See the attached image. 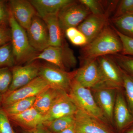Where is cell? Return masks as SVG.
Returning a JSON list of instances; mask_svg holds the SVG:
<instances>
[{
  "label": "cell",
  "instance_id": "obj_6",
  "mask_svg": "<svg viewBox=\"0 0 133 133\" xmlns=\"http://www.w3.org/2000/svg\"><path fill=\"white\" fill-rule=\"evenodd\" d=\"M97 60L101 74V82L99 87L123 89L122 72L115 61L109 56L100 57L98 58Z\"/></svg>",
  "mask_w": 133,
  "mask_h": 133
},
{
  "label": "cell",
  "instance_id": "obj_7",
  "mask_svg": "<svg viewBox=\"0 0 133 133\" xmlns=\"http://www.w3.org/2000/svg\"><path fill=\"white\" fill-rule=\"evenodd\" d=\"M91 14L88 8L79 1H73L58 14V19L62 31L65 34L66 29L77 28Z\"/></svg>",
  "mask_w": 133,
  "mask_h": 133
},
{
  "label": "cell",
  "instance_id": "obj_9",
  "mask_svg": "<svg viewBox=\"0 0 133 133\" xmlns=\"http://www.w3.org/2000/svg\"><path fill=\"white\" fill-rule=\"evenodd\" d=\"M49 87L48 84L38 76L24 86L2 95L1 104L3 107L20 100L36 97Z\"/></svg>",
  "mask_w": 133,
  "mask_h": 133
},
{
  "label": "cell",
  "instance_id": "obj_12",
  "mask_svg": "<svg viewBox=\"0 0 133 133\" xmlns=\"http://www.w3.org/2000/svg\"><path fill=\"white\" fill-rule=\"evenodd\" d=\"M40 66V64L36 60L24 66L16 65L11 68L12 82L8 92L24 86L38 77Z\"/></svg>",
  "mask_w": 133,
  "mask_h": 133
},
{
  "label": "cell",
  "instance_id": "obj_5",
  "mask_svg": "<svg viewBox=\"0 0 133 133\" xmlns=\"http://www.w3.org/2000/svg\"><path fill=\"white\" fill-rule=\"evenodd\" d=\"M75 71L63 70L51 64H40L39 76L50 88L69 94L74 80Z\"/></svg>",
  "mask_w": 133,
  "mask_h": 133
},
{
  "label": "cell",
  "instance_id": "obj_39",
  "mask_svg": "<svg viewBox=\"0 0 133 133\" xmlns=\"http://www.w3.org/2000/svg\"><path fill=\"white\" fill-rule=\"evenodd\" d=\"M2 98V95H0V104L1 103Z\"/></svg>",
  "mask_w": 133,
  "mask_h": 133
},
{
  "label": "cell",
  "instance_id": "obj_10",
  "mask_svg": "<svg viewBox=\"0 0 133 133\" xmlns=\"http://www.w3.org/2000/svg\"><path fill=\"white\" fill-rule=\"evenodd\" d=\"M75 116L76 133H116L110 124L79 109Z\"/></svg>",
  "mask_w": 133,
  "mask_h": 133
},
{
  "label": "cell",
  "instance_id": "obj_18",
  "mask_svg": "<svg viewBox=\"0 0 133 133\" xmlns=\"http://www.w3.org/2000/svg\"><path fill=\"white\" fill-rule=\"evenodd\" d=\"M10 120L29 130L43 125L44 116L33 107L19 114L8 116Z\"/></svg>",
  "mask_w": 133,
  "mask_h": 133
},
{
  "label": "cell",
  "instance_id": "obj_31",
  "mask_svg": "<svg viewBox=\"0 0 133 133\" xmlns=\"http://www.w3.org/2000/svg\"><path fill=\"white\" fill-rule=\"evenodd\" d=\"M133 9V0L119 1L112 19L117 18L128 14Z\"/></svg>",
  "mask_w": 133,
  "mask_h": 133
},
{
  "label": "cell",
  "instance_id": "obj_16",
  "mask_svg": "<svg viewBox=\"0 0 133 133\" xmlns=\"http://www.w3.org/2000/svg\"><path fill=\"white\" fill-rule=\"evenodd\" d=\"M78 110L69 94L63 92L44 116L43 124L64 116L75 115Z\"/></svg>",
  "mask_w": 133,
  "mask_h": 133
},
{
  "label": "cell",
  "instance_id": "obj_15",
  "mask_svg": "<svg viewBox=\"0 0 133 133\" xmlns=\"http://www.w3.org/2000/svg\"><path fill=\"white\" fill-rule=\"evenodd\" d=\"M133 124V115L127 104L123 89L117 90L113 111V127L121 133Z\"/></svg>",
  "mask_w": 133,
  "mask_h": 133
},
{
  "label": "cell",
  "instance_id": "obj_29",
  "mask_svg": "<svg viewBox=\"0 0 133 133\" xmlns=\"http://www.w3.org/2000/svg\"><path fill=\"white\" fill-rule=\"evenodd\" d=\"M11 68L4 67L0 69V95L8 92L12 82Z\"/></svg>",
  "mask_w": 133,
  "mask_h": 133
},
{
  "label": "cell",
  "instance_id": "obj_11",
  "mask_svg": "<svg viewBox=\"0 0 133 133\" xmlns=\"http://www.w3.org/2000/svg\"><path fill=\"white\" fill-rule=\"evenodd\" d=\"M74 79L85 88L92 89L100 85L101 74L97 59L81 63V66L75 70Z\"/></svg>",
  "mask_w": 133,
  "mask_h": 133
},
{
  "label": "cell",
  "instance_id": "obj_14",
  "mask_svg": "<svg viewBox=\"0 0 133 133\" xmlns=\"http://www.w3.org/2000/svg\"><path fill=\"white\" fill-rule=\"evenodd\" d=\"M98 107L105 118L113 127V111L117 89L106 87H99L91 89Z\"/></svg>",
  "mask_w": 133,
  "mask_h": 133
},
{
  "label": "cell",
  "instance_id": "obj_2",
  "mask_svg": "<svg viewBox=\"0 0 133 133\" xmlns=\"http://www.w3.org/2000/svg\"><path fill=\"white\" fill-rule=\"evenodd\" d=\"M9 24L11 30V43L16 65L31 63L39 52L31 46L26 30L18 24L10 10Z\"/></svg>",
  "mask_w": 133,
  "mask_h": 133
},
{
  "label": "cell",
  "instance_id": "obj_28",
  "mask_svg": "<svg viewBox=\"0 0 133 133\" xmlns=\"http://www.w3.org/2000/svg\"><path fill=\"white\" fill-rule=\"evenodd\" d=\"M65 35L70 42L76 46L83 47L88 44L87 38L77 28L72 27L66 29Z\"/></svg>",
  "mask_w": 133,
  "mask_h": 133
},
{
  "label": "cell",
  "instance_id": "obj_24",
  "mask_svg": "<svg viewBox=\"0 0 133 133\" xmlns=\"http://www.w3.org/2000/svg\"><path fill=\"white\" fill-rule=\"evenodd\" d=\"M75 115L56 119L52 121L44 123L43 125L52 133H59L75 123Z\"/></svg>",
  "mask_w": 133,
  "mask_h": 133
},
{
  "label": "cell",
  "instance_id": "obj_4",
  "mask_svg": "<svg viewBox=\"0 0 133 133\" xmlns=\"http://www.w3.org/2000/svg\"><path fill=\"white\" fill-rule=\"evenodd\" d=\"M69 94L78 109L109 124L95 102L90 89L84 87L74 79Z\"/></svg>",
  "mask_w": 133,
  "mask_h": 133
},
{
  "label": "cell",
  "instance_id": "obj_8",
  "mask_svg": "<svg viewBox=\"0 0 133 133\" xmlns=\"http://www.w3.org/2000/svg\"><path fill=\"white\" fill-rule=\"evenodd\" d=\"M118 1L110 4L105 14L102 15L91 14L77 27L87 38L88 43L93 40L107 26L111 12L117 6Z\"/></svg>",
  "mask_w": 133,
  "mask_h": 133
},
{
  "label": "cell",
  "instance_id": "obj_33",
  "mask_svg": "<svg viewBox=\"0 0 133 133\" xmlns=\"http://www.w3.org/2000/svg\"><path fill=\"white\" fill-rule=\"evenodd\" d=\"M0 133H15L9 116L3 108L0 107Z\"/></svg>",
  "mask_w": 133,
  "mask_h": 133
},
{
  "label": "cell",
  "instance_id": "obj_1",
  "mask_svg": "<svg viewBox=\"0 0 133 133\" xmlns=\"http://www.w3.org/2000/svg\"><path fill=\"white\" fill-rule=\"evenodd\" d=\"M122 43L114 27L108 24L81 51V63L105 56L120 53Z\"/></svg>",
  "mask_w": 133,
  "mask_h": 133
},
{
  "label": "cell",
  "instance_id": "obj_40",
  "mask_svg": "<svg viewBox=\"0 0 133 133\" xmlns=\"http://www.w3.org/2000/svg\"><path fill=\"white\" fill-rule=\"evenodd\" d=\"M129 13H133V9L131 11V12H130L129 13H128V14H129Z\"/></svg>",
  "mask_w": 133,
  "mask_h": 133
},
{
  "label": "cell",
  "instance_id": "obj_37",
  "mask_svg": "<svg viewBox=\"0 0 133 133\" xmlns=\"http://www.w3.org/2000/svg\"><path fill=\"white\" fill-rule=\"evenodd\" d=\"M58 133H76L75 123L70 126L69 127Z\"/></svg>",
  "mask_w": 133,
  "mask_h": 133
},
{
  "label": "cell",
  "instance_id": "obj_38",
  "mask_svg": "<svg viewBox=\"0 0 133 133\" xmlns=\"http://www.w3.org/2000/svg\"><path fill=\"white\" fill-rule=\"evenodd\" d=\"M121 133H133V124L129 126Z\"/></svg>",
  "mask_w": 133,
  "mask_h": 133
},
{
  "label": "cell",
  "instance_id": "obj_30",
  "mask_svg": "<svg viewBox=\"0 0 133 133\" xmlns=\"http://www.w3.org/2000/svg\"><path fill=\"white\" fill-rule=\"evenodd\" d=\"M79 1L85 5L91 14L93 15H102L105 14L107 11L104 7V2L97 0H79Z\"/></svg>",
  "mask_w": 133,
  "mask_h": 133
},
{
  "label": "cell",
  "instance_id": "obj_32",
  "mask_svg": "<svg viewBox=\"0 0 133 133\" xmlns=\"http://www.w3.org/2000/svg\"><path fill=\"white\" fill-rule=\"evenodd\" d=\"M114 28L122 43V50L121 54L133 56V38L125 36Z\"/></svg>",
  "mask_w": 133,
  "mask_h": 133
},
{
  "label": "cell",
  "instance_id": "obj_25",
  "mask_svg": "<svg viewBox=\"0 0 133 133\" xmlns=\"http://www.w3.org/2000/svg\"><path fill=\"white\" fill-rule=\"evenodd\" d=\"M15 65L11 42L0 46V69L12 68Z\"/></svg>",
  "mask_w": 133,
  "mask_h": 133
},
{
  "label": "cell",
  "instance_id": "obj_34",
  "mask_svg": "<svg viewBox=\"0 0 133 133\" xmlns=\"http://www.w3.org/2000/svg\"><path fill=\"white\" fill-rule=\"evenodd\" d=\"M10 10L6 1L0 0V26L9 24Z\"/></svg>",
  "mask_w": 133,
  "mask_h": 133
},
{
  "label": "cell",
  "instance_id": "obj_27",
  "mask_svg": "<svg viewBox=\"0 0 133 133\" xmlns=\"http://www.w3.org/2000/svg\"><path fill=\"white\" fill-rule=\"evenodd\" d=\"M121 70L124 82L123 91L125 98L129 108L133 115V78L122 70Z\"/></svg>",
  "mask_w": 133,
  "mask_h": 133
},
{
  "label": "cell",
  "instance_id": "obj_36",
  "mask_svg": "<svg viewBox=\"0 0 133 133\" xmlns=\"http://www.w3.org/2000/svg\"><path fill=\"white\" fill-rule=\"evenodd\" d=\"M25 133H52L49 131L43 125L32 130H29Z\"/></svg>",
  "mask_w": 133,
  "mask_h": 133
},
{
  "label": "cell",
  "instance_id": "obj_13",
  "mask_svg": "<svg viewBox=\"0 0 133 133\" xmlns=\"http://www.w3.org/2000/svg\"><path fill=\"white\" fill-rule=\"evenodd\" d=\"M26 32L30 44L37 52H42L49 46L47 26L43 19L37 15L33 17Z\"/></svg>",
  "mask_w": 133,
  "mask_h": 133
},
{
  "label": "cell",
  "instance_id": "obj_3",
  "mask_svg": "<svg viewBox=\"0 0 133 133\" xmlns=\"http://www.w3.org/2000/svg\"><path fill=\"white\" fill-rule=\"evenodd\" d=\"M39 59L45 60L67 71L75 67L77 64L74 51L66 43L61 47L49 46L42 52H38L32 62Z\"/></svg>",
  "mask_w": 133,
  "mask_h": 133
},
{
  "label": "cell",
  "instance_id": "obj_21",
  "mask_svg": "<svg viewBox=\"0 0 133 133\" xmlns=\"http://www.w3.org/2000/svg\"><path fill=\"white\" fill-rule=\"evenodd\" d=\"M63 92L49 87L36 97L33 107L44 116Z\"/></svg>",
  "mask_w": 133,
  "mask_h": 133
},
{
  "label": "cell",
  "instance_id": "obj_35",
  "mask_svg": "<svg viewBox=\"0 0 133 133\" xmlns=\"http://www.w3.org/2000/svg\"><path fill=\"white\" fill-rule=\"evenodd\" d=\"M11 30L9 24L0 26V46L11 42Z\"/></svg>",
  "mask_w": 133,
  "mask_h": 133
},
{
  "label": "cell",
  "instance_id": "obj_22",
  "mask_svg": "<svg viewBox=\"0 0 133 133\" xmlns=\"http://www.w3.org/2000/svg\"><path fill=\"white\" fill-rule=\"evenodd\" d=\"M114 28L125 36L133 38V13L112 19Z\"/></svg>",
  "mask_w": 133,
  "mask_h": 133
},
{
  "label": "cell",
  "instance_id": "obj_17",
  "mask_svg": "<svg viewBox=\"0 0 133 133\" xmlns=\"http://www.w3.org/2000/svg\"><path fill=\"white\" fill-rule=\"evenodd\" d=\"M8 6L16 22L26 31L30 26L36 12L30 1L11 0Z\"/></svg>",
  "mask_w": 133,
  "mask_h": 133
},
{
  "label": "cell",
  "instance_id": "obj_26",
  "mask_svg": "<svg viewBox=\"0 0 133 133\" xmlns=\"http://www.w3.org/2000/svg\"><path fill=\"white\" fill-rule=\"evenodd\" d=\"M110 57L115 61L119 68L133 78V56L117 53Z\"/></svg>",
  "mask_w": 133,
  "mask_h": 133
},
{
  "label": "cell",
  "instance_id": "obj_23",
  "mask_svg": "<svg viewBox=\"0 0 133 133\" xmlns=\"http://www.w3.org/2000/svg\"><path fill=\"white\" fill-rule=\"evenodd\" d=\"M36 97L17 101L2 108L8 116L21 113L33 107Z\"/></svg>",
  "mask_w": 133,
  "mask_h": 133
},
{
  "label": "cell",
  "instance_id": "obj_19",
  "mask_svg": "<svg viewBox=\"0 0 133 133\" xmlns=\"http://www.w3.org/2000/svg\"><path fill=\"white\" fill-rule=\"evenodd\" d=\"M73 0H30L37 15L43 18L50 15L58 14V12Z\"/></svg>",
  "mask_w": 133,
  "mask_h": 133
},
{
  "label": "cell",
  "instance_id": "obj_20",
  "mask_svg": "<svg viewBox=\"0 0 133 133\" xmlns=\"http://www.w3.org/2000/svg\"><path fill=\"white\" fill-rule=\"evenodd\" d=\"M45 22L49 33V46L61 47L66 43L58 19L57 14L50 15L42 18Z\"/></svg>",
  "mask_w": 133,
  "mask_h": 133
}]
</instances>
